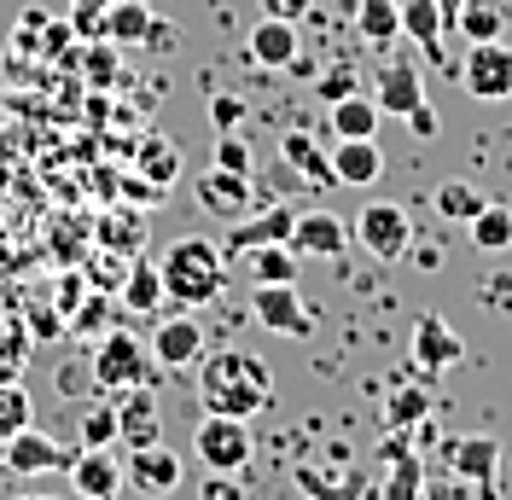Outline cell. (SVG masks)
Segmentation results:
<instances>
[{
  "mask_svg": "<svg viewBox=\"0 0 512 500\" xmlns=\"http://www.w3.org/2000/svg\"><path fill=\"white\" fill-rule=\"evenodd\" d=\"M251 314H256V326H268V332H280V338H309V332H315V309L297 297V280L256 285L251 291Z\"/></svg>",
  "mask_w": 512,
  "mask_h": 500,
  "instance_id": "8992f818",
  "label": "cell"
},
{
  "mask_svg": "<svg viewBox=\"0 0 512 500\" xmlns=\"http://www.w3.org/2000/svg\"><path fill=\"white\" fill-rule=\"evenodd\" d=\"M280 157H286V169H297V181H303V187H338V175H332V157L320 152L303 128H286Z\"/></svg>",
  "mask_w": 512,
  "mask_h": 500,
  "instance_id": "603a6c76",
  "label": "cell"
},
{
  "mask_svg": "<svg viewBox=\"0 0 512 500\" xmlns=\"http://www.w3.org/2000/svg\"><path fill=\"white\" fill-rule=\"evenodd\" d=\"M291 483L303 489V500H361V483L355 477H338V471H320V466H291Z\"/></svg>",
  "mask_w": 512,
  "mask_h": 500,
  "instance_id": "83f0119b",
  "label": "cell"
},
{
  "mask_svg": "<svg viewBox=\"0 0 512 500\" xmlns=\"http://www.w3.org/2000/svg\"><path fill=\"white\" fill-rule=\"evenodd\" d=\"M425 466H419L408 448H390V477H384V500H419Z\"/></svg>",
  "mask_w": 512,
  "mask_h": 500,
  "instance_id": "836d02e7",
  "label": "cell"
},
{
  "mask_svg": "<svg viewBox=\"0 0 512 500\" xmlns=\"http://www.w3.org/2000/svg\"><path fill=\"white\" fill-rule=\"evenodd\" d=\"M379 111L384 117H408L419 99H425V76H419V64H408V59H396V64H384L379 70Z\"/></svg>",
  "mask_w": 512,
  "mask_h": 500,
  "instance_id": "7402d4cb",
  "label": "cell"
},
{
  "mask_svg": "<svg viewBox=\"0 0 512 500\" xmlns=\"http://www.w3.org/2000/svg\"><path fill=\"white\" fill-rule=\"evenodd\" d=\"M94 384L99 390H134V384H152V349L140 344L134 332H117V326H105L94 338Z\"/></svg>",
  "mask_w": 512,
  "mask_h": 500,
  "instance_id": "3957f363",
  "label": "cell"
},
{
  "mask_svg": "<svg viewBox=\"0 0 512 500\" xmlns=\"http://www.w3.org/2000/svg\"><path fill=\"white\" fill-rule=\"evenodd\" d=\"M478 210H483V192L472 187V181H443V187H437V216L443 221H460V227H466Z\"/></svg>",
  "mask_w": 512,
  "mask_h": 500,
  "instance_id": "e575fe53",
  "label": "cell"
},
{
  "mask_svg": "<svg viewBox=\"0 0 512 500\" xmlns=\"http://www.w3.org/2000/svg\"><path fill=\"white\" fill-rule=\"evenodd\" d=\"M82 297H88V291H82V274H64V280H59V303H53V309L64 314V326H70V314H76Z\"/></svg>",
  "mask_w": 512,
  "mask_h": 500,
  "instance_id": "7dc6e473",
  "label": "cell"
},
{
  "mask_svg": "<svg viewBox=\"0 0 512 500\" xmlns=\"http://www.w3.org/2000/svg\"><path fill=\"white\" fill-rule=\"evenodd\" d=\"M291 221H297V210L291 204H268L262 216H239L227 221V256H239V250L251 245H291Z\"/></svg>",
  "mask_w": 512,
  "mask_h": 500,
  "instance_id": "2e32d148",
  "label": "cell"
},
{
  "mask_svg": "<svg viewBox=\"0 0 512 500\" xmlns=\"http://www.w3.org/2000/svg\"><path fill=\"white\" fill-rule=\"evenodd\" d=\"M111 303H105V297H82V303H76V314H70V326H64V332H76V338H88V344H94L99 332H105V326H111Z\"/></svg>",
  "mask_w": 512,
  "mask_h": 500,
  "instance_id": "74e56055",
  "label": "cell"
},
{
  "mask_svg": "<svg viewBox=\"0 0 512 500\" xmlns=\"http://www.w3.org/2000/svg\"><path fill=\"white\" fill-rule=\"evenodd\" d=\"M152 24H158L152 0H111V6L99 12V35H105L111 47H146V41H152Z\"/></svg>",
  "mask_w": 512,
  "mask_h": 500,
  "instance_id": "ac0fdd59",
  "label": "cell"
},
{
  "mask_svg": "<svg viewBox=\"0 0 512 500\" xmlns=\"http://www.w3.org/2000/svg\"><path fill=\"white\" fill-rule=\"evenodd\" d=\"M309 6H315V0H262V12H268V18H291V24H303V18H309Z\"/></svg>",
  "mask_w": 512,
  "mask_h": 500,
  "instance_id": "c3c4849f",
  "label": "cell"
},
{
  "mask_svg": "<svg viewBox=\"0 0 512 500\" xmlns=\"http://www.w3.org/2000/svg\"><path fill=\"white\" fill-rule=\"evenodd\" d=\"M70 448H59V437H47V431H35L24 425L18 437H6L0 448V466L12 471V477H47V471H70Z\"/></svg>",
  "mask_w": 512,
  "mask_h": 500,
  "instance_id": "9c48e42d",
  "label": "cell"
},
{
  "mask_svg": "<svg viewBox=\"0 0 512 500\" xmlns=\"http://www.w3.org/2000/svg\"><path fill=\"white\" fill-rule=\"evenodd\" d=\"M466 361V344H460V332L448 326L443 314H419L414 320V367L419 373H448V367H460Z\"/></svg>",
  "mask_w": 512,
  "mask_h": 500,
  "instance_id": "5bb4252c",
  "label": "cell"
},
{
  "mask_svg": "<svg viewBox=\"0 0 512 500\" xmlns=\"http://www.w3.org/2000/svg\"><path fill=\"white\" fill-rule=\"evenodd\" d=\"M454 24H460L466 41H501V35L512 30V6L507 0H466Z\"/></svg>",
  "mask_w": 512,
  "mask_h": 500,
  "instance_id": "484cf974",
  "label": "cell"
},
{
  "mask_svg": "<svg viewBox=\"0 0 512 500\" xmlns=\"http://www.w3.org/2000/svg\"><path fill=\"white\" fill-rule=\"evenodd\" d=\"M24 332H30V344H47V338L64 332V314L59 309H35L30 320H24Z\"/></svg>",
  "mask_w": 512,
  "mask_h": 500,
  "instance_id": "ee69618b",
  "label": "cell"
},
{
  "mask_svg": "<svg viewBox=\"0 0 512 500\" xmlns=\"http://www.w3.org/2000/svg\"><path fill=\"white\" fill-rule=\"evenodd\" d=\"M192 192H198V210H210V216H222V221H239L245 204H251V181L245 175H227V169H204L192 181Z\"/></svg>",
  "mask_w": 512,
  "mask_h": 500,
  "instance_id": "d6986e66",
  "label": "cell"
},
{
  "mask_svg": "<svg viewBox=\"0 0 512 500\" xmlns=\"http://www.w3.org/2000/svg\"><path fill=\"white\" fill-rule=\"evenodd\" d=\"M163 442V413H158V390L134 384L117 402V448H152Z\"/></svg>",
  "mask_w": 512,
  "mask_h": 500,
  "instance_id": "4fadbf2b",
  "label": "cell"
},
{
  "mask_svg": "<svg viewBox=\"0 0 512 500\" xmlns=\"http://www.w3.org/2000/svg\"><path fill=\"white\" fill-rule=\"evenodd\" d=\"M344 245H350V221L332 216V210H297L291 221V250L309 256V262H344Z\"/></svg>",
  "mask_w": 512,
  "mask_h": 500,
  "instance_id": "8fae6325",
  "label": "cell"
},
{
  "mask_svg": "<svg viewBox=\"0 0 512 500\" xmlns=\"http://www.w3.org/2000/svg\"><path fill=\"white\" fill-rule=\"evenodd\" d=\"M198 500H245V489L233 483V471H210V483L198 489Z\"/></svg>",
  "mask_w": 512,
  "mask_h": 500,
  "instance_id": "bcb514c9",
  "label": "cell"
},
{
  "mask_svg": "<svg viewBox=\"0 0 512 500\" xmlns=\"http://www.w3.org/2000/svg\"><path fill=\"white\" fill-rule=\"evenodd\" d=\"M192 448L210 471H245L256 454L251 442V419H233V413H204V425L192 431Z\"/></svg>",
  "mask_w": 512,
  "mask_h": 500,
  "instance_id": "5b68a950",
  "label": "cell"
},
{
  "mask_svg": "<svg viewBox=\"0 0 512 500\" xmlns=\"http://www.w3.org/2000/svg\"><path fill=\"white\" fill-rule=\"evenodd\" d=\"M198 402H204V413L256 419L262 407H274V373L251 349H204L198 355Z\"/></svg>",
  "mask_w": 512,
  "mask_h": 500,
  "instance_id": "6da1fadb",
  "label": "cell"
},
{
  "mask_svg": "<svg viewBox=\"0 0 512 500\" xmlns=\"http://www.w3.org/2000/svg\"><path fill=\"white\" fill-rule=\"evenodd\" d=\"M437 6H443V18H448V24H454V18H460V6H466V0H437Z\"/></svg>",
  "mask_w": 512,
  "mask_h": 500,
  "instance_id": "681fc988",
  "label": "cell"
},
{
  "mask_svg": "<svg viewBox=\"0 0 512 500\" xmlns=\"http://www.w3.org/2000/svg\"><path fill=\"white\" fill-rule=\"evenodd\" d=\"M24 425H35V402H30V390H24L18 378H0V442L18 437Z\"/></svg>",
  "mask_w": 512,
  "mask_h": 500,
  "instance_id": "d6a6232c",
  "label": "cell"
},
{
  "mask_svg": "<svg viewBox=\"0 0 512 500\" xmlns=\"http://www.w3.org/2000/svg\"><path fill=\"white\" fill-rule=\"evenodd\" d=\"M134 233H140V216H134V210H117V221H105V227H99V239H105V245H134Z\"/></svg>",
  "mask_w": 512,
  "mask_h": 500,
  "instance_id": "f6af8a7d",
  "label": "cell"
},
{
  "mask_svg": "<svg viewBox=\"0 0 512 500\" xmlns=\"http://www.w3.org/2000/svg\"><path fill=\"white\" fill-rule=\"evenodd\" d=\"M402 123H408V134H414V140H437V134H443V117H437V105H425V99H419V105L408 111V117H402Z\"/></svg>",
  "mask_w": 512,
  "mask_h": 500,
  "instance_id": "7bdbcfd3",
  "label": "cell"
},
{
  "mask_svg": "<svg viewBox=\"0 0 512 500\" xmlns=\"http://www.w3.org/2000/svg\"><path fill=\"white\" fill-rule=\"evenodd\" d=\"M466 233H472V245H478V250L501 256V250H512V210H507V204H489V198H483V210L466 221Z\"/></svg>",
  "mask_w": 512,
  "mask_h": 500,
  "instance_id": "f1b7e54d",
  "label": "cell"
},
{
  "mask_svg": "<svg viewBox=\"0 0 512 500\" xmlns=\"http://www.w3.org/2000/svg\"><path fill=\"white\" fill-rule=\"evenodd\" d=\"M425 419H431V390H419V384H402V390L390 396V407H384V425H390V431H414Z\"/></svg>",
  "mask_w": 512,
  "mask_h": 500,
  "instance_id": "1f68e13d",
  "label": "cell"
},
{
  "mask_svg": "<svg viewBox=\"0 0 512 500\" xmlns=\"http://www.w3.org/2000/svg\"><path fill=\"white\" fill-rule=\"evenodd\" d=\"M158 274H163V297L175 309H210L227 285V250L198 239V233H181L158 256Z\"/></svg>",
  "mask_w": 512,
  "mask_h": 500,
  "instance_id": "7a4b0ae2",
  "label": "cell"
},
{
  "mask_svg": "<svg viewBox=\"0 0 512 500\" xmlns=\"http://www.w3.org/2000/svg\"><path fill=\"white\" fill-rule=\"evenodd\" d=\"M82 448H117V402H94L82 407Z\"/></svg>",
  "mask_w": 512,
  "mask_h": 500,
  "instance_id": "d590c367",
  "label": "cell"
},
{
  "mask_svg": "<svg viewBox=\"0 0 512 500\" xmlns=\"http://www.w3.org/2000/svg\"><path fill=\"white\" fill-rule=\"evenodd\" d=\"M210 123H216V134H233V128L245 123V99L239 94H216L210 99Z\"/></svg>",
  "mask_w": 512,
  "mask_h": 500,
  "instance_id": "60d3db41",
  "label": "cell"
},
{
  "mask_svg": "<svg viewBox=\"0 0 512 500\" xmlns=\"http://www.w3.org/2000/svg\"><path fill=\"white\" fill-rule=\"evenodd\" d=\"M111 0H70V30L82 35V41H99V12H105Z\"/></svg>",
  "mask_w": 512,
  "mask_h": 500,
  "instance_id": "ab89813d",
  "label": "cell"
},
{
  "mask_svg": "<svg viewBox=\"0 0 512 500\" xmlns=\"http://www.w3.org/2000/svg\"><path fill=\"white\" fill-rule=\"evenodd\" d=\"M443 466L460 477V483H478L483 500H501L495 495V477H501V442L495 437H448L443 442Z\"/></svg>",
  "mask_w": 512,
  "mask_h": 500,
  "instance_id": "ba28073f",
  "label": "cell"
},
{
  "mask_svg": "<svg viewBox=\"0 0 512 500\" xmlns=\"http://www.w3.org/2000/svg\"><path fill=\"white\" fill-rule=\"evenodd\" d=\"M460 88L483 105L512 99V47L507 41H472V59L460 64Z\"/></svg>",
  "mask_w": 512,
  "mask_h": 500,
  "instance_id": "52a82bcc",
  "label": "cell"
},
{
  "mask_svg": "<svg viewBox=\"0 0 512 500\" xmlns=\"http://www.w3.org/2000/svg\"><path fill=\"white\" fill-rule=\"evenodd\" d=\"M140 175L152 181L158 192H169L175 181H181V152L163 140V134H152V140H140Z\"/></svg>",
  "mask_w": 512,
  "mask_h": 500,
  "instance_id": "4dcf8cb0",
  "label": "cell"
},
{
  "mask_svg": "<svg viewBox=\"0 0 512 500\" xmlns=\"http://www.w3.org/2000/svg\"><path fill=\"white\" fill-rule=\"evenodd\" d=\"M82 76L94 82V88H111L117 76H123V64H117V47L99 35V41H88V53H82Z\"/></svg>",
  "mask_w": 512,
  "mask_h": 500,
  "instance_id": "8d00e7d4",
  "label": "cell"
},
{
  "mask_svg": "<svg viewBox=\"0 0 512 500\" xmlns=\"http://www.w3.org/2000/svg\"><path fill=\"white\" fill-rule=\"evenodd\" d=\"M152 361L169 367V373H181V367H198V355H204V320L198 314H163L158 326H152Z\"/></svg>",
  "mask_w": 512,
  "mask_h": 500,
  "instance_id": "30bf717a",
  "label": "cell"
},
{
  "mask_svg": "<svg viewBox=\"0 0 512 500\" xmlns=\"http://www.w3.org/2000/svg\"><path fill=\"white\" fill-rule=\"evenodd\" d=\"M216 169H227V175H245V181H251L256 152H251V140H239V128H233V134H216Z\"/></svg>",
  "mask_w": 512,
  "mask_h": 500,
  "instance_id": "f35d334b",
  "label": "cell"
},
{
  "mask_svg": "<svg viewBox=\"0 0 512 500\" xmlns=\"http://www.w3.org/2000/svg\"><path fill=\"white\" fill-rule=\"evenodd\" d=\"M18 500H64V495H18Z\"/></svg>",
  "mask_w": 512,
  "mask_h": 500,
  "instance_id": "f907efd6",
  "label": "cell"
},
{
  "mask_svg": "<svg viewBox=\"0 0 512 500\" xmlns=\"http://www.w3.org/2000/svg\"><path fill=\"white\" fill-rule=\"evenodd\" d=\"M326 123H332V134L338 140H373L379 134V123H384V111H379V99L373 94H344V99H332L326 105Z\"/></svg>",
  "mask_w": 512,
  "mask_h": 500,
  "instance_id": "44dd1931",
  "label": "cell"
},
{
  "mask_svg": "<svg viewBox=\"0 0 512 500\" xmlns=\"http://www.w3.org/2000/svg\"><path fill=\"white\" fill-rule=\"evenodd\" d=\"M158 303H163V274H158V262L134 256V262H128V274H123V309H128V314H152Z\"/></svg>",
  "mask_w": 512,
  "mask_h": 500,
  "instance_id": "4316f807",
  "label": "cell"
},
{
  "mask_svg": "<svg viewBox=\"0 0 512 500\" xmlns=\"http://www.w3.org/2000/svg\"><path fill=\"white\" fill-rule=\"evenodd\" d=\"M350 239L384 268V262H402V256L414 250V221H408L402 204H367V210L355 216Z\"/></svg>",
  "mask_w": 512,
  "mask_h": 500,
  "instance_id": "277c9868",
  "label": "cell"
},
{
  "mask_svg": "<svg viewBox=\"0 0 512 500\" xmlns=\"http://www.w3.org/2000/svg\"><path fill=\"white\" fill-rule=\"evenodd\" d=\"M123 483V460L111 448H76V460H70V495L76 500H117Z\"/></svg>",
  "mask_w": 512,
  "mask_h": 500,
  "instance_id": "7c38bea8",
  "label": "cell"
},
{
  "mask_svg": "<svg viewBox=\"0 0 512 500\" xmlns=\"http://www.w3.org/2000/svg\"><path fill=\"white\" fill-rule=\"evenodd\" d=\"M315 94H320V105H332V99H344V94H355V70H320L315 76Z\"/></svg>",
  "mask_w": 512,
  "mask_h": 500,
  "instance_id": "b9f144b4",
  "label": "cell"
},
{
  "mask_svg": "<svg viewBox=\"0 0 512 500\" xmlns=\"http://www.w3.org/2000/svg\"><path fill=\"white\" fill-rule=\"evenodd\" d=\"M355 30L367 47H390L396 35H402V12H396V0H361L355 6Z\"/></svg>",
  "mask_w": 512,
  "mask_h": 500,
  "instance_id": "f546056e",
  "label": "cell"
},
{
  "mask_svg": "<svg viewBox=\"0 0 512 500\" xmlns=\"http://www.w3.org/2000/svg\"><path fill=\"white\" fill-rule=\"evenodd\" d=\"M332 157V175H338V187H373L384 175V152L373 140H338V152Z\"/></svg>",
  "mask_w": 512,
  "mask_h": 500,
  "instance_id": "cb8c5ba5",
  "label": "cell"
},
{
  "mask_svg": "<svg viewBox=\"0 0 512 500\" xmlns=\"http://www.w3.org/2000/svg\"><path fill=\"white\" fill-rule=\"evenodd\" d=\"M239 256H245V274L256 285H286L303 274V256L291 245H251V250H239Z\"/></svg>",
  "mask_w": 512,
  "mask_h": 500,
  "instance_id": "d4e9b609",
  "label": "cell"
},
{
  "mask_svg": "<svg viewBox=\"0 0 512 500\" xmlns=\"http://www.w3.org/2000/svg\"><path fill=\"white\" fill-rule=\"evenodd\" d=\"M251 59L262 64V70H297V59H303V35H297V24L291 18H268L262 12V24L251 30Z\"/></svg>",
  "mask_w": 512,
  "mask_h": 500,
  "instance_id": "e0dca14e",
  "label": "cell"
},
{
  "mask_svg": "<svg viewBox=\"0 0 512 500\" xmlns=\"http://www.w3.org/2000/svg\"><path fill=\"white\" fill-rule=\"evenodd\" d=\"M396 12H402V35L414 41L419 53H425L431 64H448L443 59V30H448L443 6H437V0H402Z\"/></svg>",
  "mask_w": 512,
  "mask_h": 500,
  "instance_id": "ffe728a7",
  "label": "cell"
},
{
  "mask_svg": "<svg viewBox=\"0 0 512 500\" xmlns=\"http://www.w3.org/2000/svg\"><path fill=\"white\" fill-rule=\"evenodd\" d=\"M123 477L140 489V495H175V489H181V454L163 448V442H152V448H128Z\"/></svg>",
  "mask_w": 512,
  "mask_h": 500,
  "instance_id": "9a60e30c",
  "label": "cell"
}]
</instances>
